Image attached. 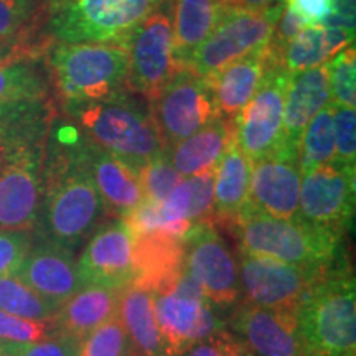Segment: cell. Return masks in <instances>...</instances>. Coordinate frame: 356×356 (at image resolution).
Instances as JSON below:
<instances>
[{"mask_svg": "<svg viewBox=\"0 0 356 356\" xmlns=\"http://www.w3.org/2000/svg\"><path fill=\"white\" fill-rule=\"evenodd\" d=\"M226 356H254V355H252L251 351H249L246 346L241 343V341L236 340V338L233 337V340H231L228 353H226Z\"/></svg>", "mask_w": 356, "mask_h": 356, "instance_id": "obj_44", "label": "cell"}, {"mask_svg": "<svg viewBox=\"0 0 356 356\" xmlns=\"http://www.w3.org/2000/svg\"><path fill=\"white\" fill-rule=\"evenodd\" d=\"M118 318L139 356H168L159 330L154 292L134 284L124 287Z\"/></svg>", "mask_w": 356, "mask_h": 356, "instance_id": "obj_27", "label": "cell"}, {"mask_svg": "<svg viewBox=\"0 0 356 356\" xmlns=\"http://www.w3.org/2000/svg\"><path fill=\"white\" fill-rule=\"evenodd\" d=\"M134 286L150 292L172 286L184 270V241L163 233L134 236Z\"/></svg>", "mask_w": 356, "mask_h": 356, "instance_id": "obj_21", "label": "cell"}, {"mask_svg": "<svg viewBox=\"0 0 356 356\" xmlns=\"http://www.w3.org/2000/svg\"><path fill=\"white\" fill-rule=\"evenodd\" d=\"M333 111H335V106L330 102L314 115V119L307 124L302 132L299 140V165L302 173L335 160Z\"/></svg>", "mask_w": 356, "mask_h": 356, "instance_id": "obj_29", "label": "cell"}, {"mask_svg": "<svg viewBox=\"0 0 356 356\" xmlns=\"http://www.w3.org/2000/svg\"><path fill=\"white\" fill-rule=\"evenodd\" d=\"M280 2H284V0H222V8L225 10L261 12L277 6Z\"/></svg>", "mask_w": 356, "mask_h": 356, "instance_id": "obj_43", "label": "cell"}, {"mask_svg": "<svg viewBox=\"0 0 356 356\" xmlns=\"http://www.w3.org/2000/svg\"><path fill=\"white\" fill-rule=\"evenodd\" d=\"M330 102L327 63L291 74L284 102V144L299 149L307 124Z\"/></svg>", "mask_w": 356, "mask_h": 356, "instance_id": "obj_22", "label": "cell"}, {"mask_svg": "<svg viewBox=\"0 0 356 356\" xmlns=\"http://www.w3.org/2000/svg\"><path fill=\"white\" fill-rule=\"evenodd\" d=\"M333 267L289 264L273 257L241 251L238 259L239 284L246 302L291 312H297L314 287Z\"/></svg>", "mask_w": 356, "mask_h": 356, "instance_id": "obj_9", "label": "cell"}, {"mask_svg": "<svg viewBox=\"0 0 356 356\" xmlns=\"http://www.w3.org/2000/svg\"><path fill=\"white\" fill-rule=\"evenodd\" d=\"M355 3L356 0H333L330 17L322 25L338 26L355 35Z\"/></svg>", "mask_w": 356, "mask_h": 356, "instance_id": "obj_42", "label": "cell"}, {"mask_svg": "<svg viewBox=\"0 0 356 356\" xmlns=\"http://www.w3.org/2000/svg\"><path fill=\"white\" fill-rule=\"evenodd\" d=\"M79 149L101 197L104 213L124 220L145 202L136 168L89 140L81 142Z\"/></svg>", "mask_w": 356, "mask_h": 356, "instance_id": "obj_19", "label": "cell"}, {"mask_svg": "<svg viewBox=\"0 0 356 356\" xmlns=\"http://www.w3.org/2000/svg\"><path fill=\"white\" fill-rule=\"evenodd\" d=\"M289 79L291 73L269 60L254 96L233 121V139L251 162L284 144V102Z\"/></svg>", "mask_w": 356, "mask_h": 356, "instance_id": "obj_12", "label": "cell"}, {"mask_svg": "<svg viewBox=\"0 0 356 356\" xmlns=\"http://www.w3.org/2000/svg\"><path fill=\"white\" fill-rule=\"evenodd\" d=\"M300 180L299 149L282 144L274 152L251 162L246 207L274 218H296L299 211Z\"/></svg>", "mask_w": 356, "mask_h": 356, "instance_id": "obj_15", "label": "cell"}, {"mask_svg": "<svg viewBox=\"0 0 356 356\" xmlns=\"http://www.w3.org/2000/svg\"><path fill=\"white\" fill-rule=\"evenodd\" d=\"M195 225L184 239V269L215 307H231L241 296L238 261L211 225Z\"/></svg>", "mask_w": 356, "mask_h": 356, "instance_id": "obj_13", "label": "cell"}, {"mask_svg": "<svg viewBox=\"0 0 356 356\" xmlns=\"http://www.w3.org/2000/svg\"><path fill=\"white\" fill-rule=\"evenodd\" d=\"M233 226L241 252L312 267H333L345 259L343 234L299 216L284 220L244 207Z\"/></svg>", "mask_w": 356, "mask_h": 356, "instance_id": "obj_2", "label": "cell"}, {"mask_svg": "<svg viewBox=\"0 0 356 356\" xmlns=\"http://www.w3.org/2000/svg\"><path fill=\"white\" fill-rule=\"evenodd\" d=\"M330 97L333 106L355 108L356 106V53L355 47L343 48L327 63Z\"/></svg>", "mask_w": 356, "mask_h": 356, "instance_id": "obj_33", "label": "cell"}, {"mask_svg": "<svg viewBox=\"0 0 356 356\" xmlns=\"http://www.w3.org/2000/svg\"><path fill=\"white\" fill-rule=\"evenodd\" d=\"M50 68L68 106L101 101L127 84V51L122 44L61 43L53 48Z\"/></svg>", "mask_w": 356, "mask_h": 356, "instance_id": "obj_5", "label": "cell"}, {"mask_svg": "<svg viewBox=\"0 0 356 356\" xmlns=\"http://www.w3.org/2000/svg\"><path fill=\"white\" fill-rule=\"evenodd\" d=\"M0 356H10V350H8L7 346L0 345Z\"/></svg>", "mask_w": 356, "mask_h": 356, "instance_id": "obj_45", "label": "cell"}, {"mask_svg": "<svg viewBox=\"0 0 356 356\" xmlns=\"http://www.w3.org/2000/svg\"><path fill=\"white\" fill-rule=\"evenodd\" d=\"M30 249L29 233L0 229V277L15 275Z\"/></svg>", "mask_w": 356, "mask_h": 356, "instance_id": "obj_38", "label": "cell"}, {"mask_svg": "<svg viewBox=\"0 0 356 356\" xmlns=\"http://www.w3.org/2000/svg\"><path fill=\"white\" fill-rule=\"evenodd\" d=\"M70 109L86 140L136 170L165 152L150 108L122 91L101 101L70 106Z\"/></svg>", "mask_w": 356, "mask_h": 356, "instance_id": "obj_3", "label": "cell"}, {"mask_svg": "<svg viewBox=\"0 0 356 356\" xmlns=\"http://www.w3.org/2000/svg\"><path fill=\"white\" fill-rule=\"evenodd\" d=\"M231 330L254 356H305L297 312L244 302L233 312Z\"/></svg>", "mask_w": 356, "mask_h": 356, "instance_id": "obj_17", "label": "cell"}, {"mask_svg": "<svg viewBox=\"0 0 356 356\" xmlns=\"http://www.w3.org/2000/svg\"><path fill=\"white\" fill-rule=\"evenodd\" d=\"M104 215L79 144L51 147L43 160L42 215L47 241L74 251Z\"/></svg>", "mask_w": 356, "mask_h": 356, "instance_id": "obj_1", "label": "cell"}, {"mask_svg": "<svg viewBox=\"0 0 356 356\" xmlns=\"http://www.w3.org/2000/svg\"><path fill=\"white\" fill-rule=\"evenodd\" d=\"M162 0H50L48 25L61 43L122 44Z\"/></svg>", "mask_w": 356, "mask_h": 356, "instance_id": "obj_6", "label": "cell"}, {"mask_svg": "<svg viewBox=\"0 0 356 356\" xmlns=\"http://www.w3.org/2000/svg\"><path fill=\"white\" fill-rule=\"evenodd\" d=\"M15 277L56 310L83 287L73 251L47 239L30 249Z\"/></svg>", "mask_w": 356, "mask_h": 356, "instance_id": "obj_18", "label": "cell"}, {"mask_svg": "<svg viewBox=\"0 0 356 356\" xmlns=\"http://www.w3.org/2000/svg\"><path fill=\"white\" fill-rule=\"evenodd\" d=\"M122 289L83 286L56 310L51 325L56 333L81 341L101 325L118 317Z\"/></svg>", "mask_w": 356, "mask_h": 356, "instance_id": "obj_20", "label": "cell"}, {"mask_svg": "<svg viewBox=\"0 0 356 356\" xmlns=\"http://www.w3.org/2000/svg\"><path fill=\"white\" fill-rule=\"evenodd\" d=\"M79 341L66 335H53L35 343L15 346L10 356H78Z\"/></svg>", "mask_w": 356, "mask_h": 356, "instance_id": "obj_39", "label": "cell"}, {"mask_svg": "<svg viewBox=\"0 0 356 356\" xmlns=\"http://www.w3.org/2000/svg\"><path fill=\"white\" fill-rule=\"evenodd\" d=\"M78 356H139V353L115 317L79 341Z\"/></svg>", "mask_w": 356, "mask_h": 356, "instance_id": "obj_32", "label": "cell"}, {"mask_svg": "<svg viewBox=\"0 0 356 356\" xmlns=\"http://www.w3.org/2000/svg\"><path fill=\"white\" fill-rule=\"evenodd\" d=\"M231 140L233 122L216 118L190 137L172 145L165 152L181 177H193L215 170Z\"/></svg>", "mask_w": 356, "mask_h": 356, "instance_id": "obj_25", "label": "cell"}, {"mask_svg": "<svg viewBox=\"0 0 356 356\" xmlns=\"http://www.w3.org/2000/svg\"><path fill=\"white\" fill-rule=\"evenodd\" d=\"M43 95V79L32 65L0 61V106L40 99Z\"/></svg>", "mask_w": 356, "mask_h": 356, "instance_id": "obj_31", "label": "cell"}, {"mask_svg": "<svg viewBox=\"0 0 356 356\" xmlns=\"http://www.w3.org/2000/svg\"><path fill=\"white\" fill-rule=\"evenodd\" d=\"M222 0H177L172 8V51L177 73L188 70L195 51L220 22Z\"/></svg>", "mask_w": 356, "mask_h": 356, "instance_id": "obj_24", "label": "cell"}, {"mask_svg": "<svg viewBox=\"0 0 356 356\" xmlns=\"http://www.w3.org/2000/svg\"><path fill=\"white\" fill-rule=\"evenodd\" d=\"M284 2L261 12L225 10L210 37L195 51L188 70L210 81L234 61L264 50L282 13Z\"/></svg>", "mask_w": 356, "mask_h": 356, "instance_id": "obj_8", "label": "cell"}, {"mask_svg": "<svg viewBox=\"0 0 356 356\" xmlns=\"http://www.w3.org/2000/svg\"><path fill=\"white\" fill-rule=\"evenodd\" d=\"M137 173H139L145 200L152 203H162L172 193L173 188L185 178L172 165L167 157V152L149 160L137 170Z\"/></svg>", "mask_w": 356, "mask_h": 356, "instance_id": "obj_34", "label": "cell"}, {"mask_svg": "<svg viewBox=\"0 0 356 356\" xmlns=\"http://www.w3.org/2000/svg\"><path fill=\"white\" fill-rule=\"evenodd\" d=\"M249 184L251 160L239 150L233 139L215 168L211 221L233 222L248 204Z\"/></svg>", "mask_w": 356, "mask_h": 356, "instance_id": "obj_26", "label": "cell"}, {"mask_svg": "<svg viewBox=\"0 0 356 356\" xmlns=\"http://www.w3.org/2000/svg\"><path fill=\"white\" fill-rule=\"evenodd\" d=\"M162 2H163V0H162Z\"/></svg>", "mask_w": 356, "mask_h": 356, "instance_id": "obj_46", "label": "cell"}, {"mask_svg": "<svg viewBox=\"0 0 356 356\" xmlns=\"http://www.w3.org/2000/svg\"><path fill=\"white\" fill-rule=\"evenodd\" d=\"M231 340H233V335L225 330L200 343H195L178 356H226Z\"/></svg>", "mask_w": 356, "mask_h": 356, "instance_id": "obj_41", "label": "cell"}, {"mask_svg": "<svg viewBox=\"0 0 356 356\" xmlns=\"http://www.w3.org/2000/svg\"><path fill=\"white\" fill-rule=\"evenodd\" d=\"M155 315L168 356L225 332V323L197 282L181 270L172 286L154 292Z\"/></svg>", "mask_w": 356, "mask_h": 356, "instance_id": "obj_7", "label": "cell"}, {"mask_svg": "<svg viewBox=\"0 0 356 356\" xmlns=\"http://www.w3.org/2000/svg\"><path fill=\"white\" fill-rule=\"evenodd\" d=\"M305 356H356V286L346 259L297 309Z\"/></svg>", "mask_w": 356, "mask_h": 356, "instance_id": "obj_4", "label": "cell"}, {"mask_svg": "<svg viewBox=\"0 0 356 356\" xmlns=\"http://www.w3.org/2000/svg\"><path fill=\"white\" fill-rule=\"evenodd\" d=\"M83 286L124 289L134 282V236L121 218L99 225L76 261Z\"/></svg>", "mask_w": 356, "mask_h": 356, "instance_id": "obj_16", "label": "cell"}, {"mask_svg": "<svg viewBox=\"0 0 356 356\" xmlns=\"http://www.w3.org/2000/svg\"><path fill=\"white\" fill-rule=\"evenodd\" d=\"M355 211V167L333 160L302 173L297 216L345 234Z\"/></svg>", "mask_w": 356, "mask_h": 356, "instance_id": "obj_14", "label": "cell"}, {"mask_svg": "<svg viewBox=\"0 0 356 356\" xmlns=\"http://www.w3.org/2000/svg\"><path fill=\"white\" fill-rule=\"evenodd\" d=\"M286 6L307 25H322L330 17L333 0H286Z\"/></svg>", "mask_w": 356, "mask_h": 356, "instance_id": "obj_40", "label": "cell"}, {"mask_svg": "<svg viewBox=\"0 0 356 356\" xmlns=\"http://www.w3.org/2000/svg\"><path fill=\"white\" fill-rule=\"evenodd\" d=\"M355 35L338 26L309 25L287 44L282 53V66L287 73H299L328 63L338 51L350 47Z\"/></svg>", "mask_w": 356, "mask_h": 356, "instance_id": "obj_28", "label": "cell"}, {"mask_svg": "<svg viewBox=\"0 0 356 356\" xmlns=\"http://www.w3.org/2000/svg\"><path fill=\"white\" fill-rule=\"evenodd\" d=\"M33 0H0V43L20 40L33 19Z\"/></svg>", "mask_w": 356, "mask_h": 356, "instance_id": "obj_36", "label": "cell"}, {"mask_svg": "<svg viewBox=\"0 0 356 356\" xmlns=\"http://www.w3.org/2000/svg\"><path fill=\"white\" fill-rule=\"evenodd\" d=\"M172 37V7L160 2L126 43L127 84L149 102L177 73Z\"/></svg>", "mask_w": 356, "mask_h": 356, "instance_id": "obj_10", "label": "cell"}, {"mask_svg": "<svg viewBox=\"0 0 356 356\" xmlns=\"http://www.w3.org/2000/svg\"><path fill=\"white\" fill-rule=\"evenodd\" d=\"M0 310L15 317L50 322L56 309L15 275L0 277Z\"/></svg>", "mask_w": 356, "mask_h": 356, "instance_id": "obj_30", "label": "cell"}, {"mask_svg": "<svg viewBox=\"0 0 356 356\" xmlns=\"http://www.w3.org/2000/svg\"><path fill=\"white\" fill-rule=\"evenodd\" d=\"M53 335H56V332L53 328L51 320L50 322H37V320L15 317V315L0 310V345L7 346L8 350L35 343V341L44 340Z\"/></svg>", "mask_w": 356, "mask_h": 356, "instance_id": "obj_35", "label": "cell"}, {"mask_svg": "<svg viewBox=\"0 0 356 356\" xmlns=\"http://www.w3.org/2000/svg\"><path fill=\"white\" fill-rule=\"evenodd\" d=\"M150 114L165 150L220 118L211 84L180 70L150 102Z\"/></svg>", "mask_w": 356, "mask_h": 356, "instance_id": "obj_11", "label": "cell"}, {"mask_svg": "<svg viewBox=\"0 0 356 356\" xmlns=\"http://www.w3.org/2000/svg\"><path fill=\"white\" fill-rule=\"evenodd\" d=\"M269 65L267 48L234 61L210 81L220 118L233 122L246 108L264 78Z\"/></svg>", "mask_w": 356, "mask_h": 356, "instance_id": "obj_23", "label": "cell"}, {"mask_svg": "<svg viewBox=\"0 0 356 356\" xmlns=\"http://www.w3.org/2000/svg\"><path fill=\"white\" fill-rule=\"evenodd\" d=\"M335 129V160L343 165L355 167L356 162V113L355 108H340L333 111Z\"/></svg>", "mask_w": 356, "mask_h": 356, "instance_id": "obj_37", "label": "cell"}]
</instances>
